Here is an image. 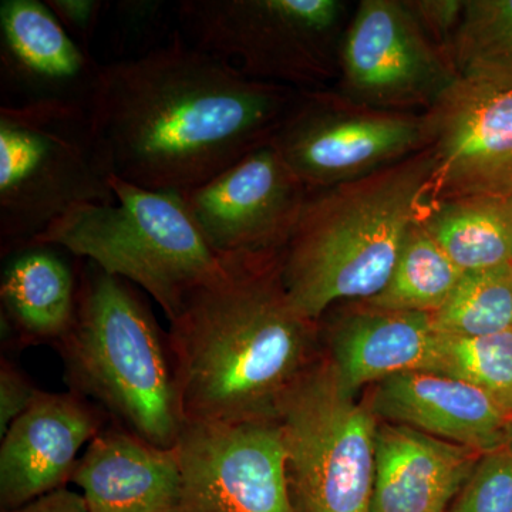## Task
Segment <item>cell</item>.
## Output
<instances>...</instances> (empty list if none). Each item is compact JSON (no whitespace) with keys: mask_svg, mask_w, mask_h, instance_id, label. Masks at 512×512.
I'll return each instance as SVG.
<instances>
[{"mask_svg":"<svg viewBox=\"0 0 512 512\" xmlns=\"http://www.w3.org/2000/svg\"><path fill=\"white\" fill-rule=\"evenodd\" d=\"M295 96L247 79L175 29L144 55L103 64L93 120L117 177L184 192L271 143Z\"/></svg>","mask_w":512,"mask_h":512,"instance_id":"obj_1","label":"cell"},{"mask_svg":"<svg viewBox=\"0 0 512 512\" xmlns=\"http://www.w3.org/2000/svg\"><path fill=\"white\" fill-rule=\"evenodd\" d=\"M282 255L224 259L225 274L171 320L184 423L276 419L281 397L318 359V322L289 299Z\"/></svg>","mask_w":512,"mask_h":512,"instance_id":"obj_2","label":"cell"},{"mask_svg":"<svg viewBox=\"0 0 512 512\" xmlns=\"http://www.w3.org/2000/svg\"><path fill=\"white\" fill-rule=\"evenodd\" d=\"M429 148L350 183L309 191L282 255L289 299L318 322L335 303L383 291L414 222L431 200Z\"/></svg>","mask_w":512,"mask_h":512,"instance_id":"obj_3","label":"cell"},{"mask_svg":"<svg viewBox=\"0 0 512 512\" xmlns=\"http://www.w3.org/2000/svg\"><path fill=\"white\" fill-rule=\"evenodd\" d=\"M136 285L80 258L73 325L56 348L73 393L161 448L184 426L168 333Z\"/></svg>","mask_w":512,"mask_h":512,"instance_id":"obj_4","label":"cell"},{"mask_svg":"<svg viewBox=\"0 0 512 512\" xmlns=\"http://www.w3.org/2000/svg\"><path fill=\"white\" fill-rule=\"evenodd\" d=\"M114 204H83L53 222L37 242L126 279L148 293L173 320L185 299L227 271L202 238L177 192L138 187L114 175Z\"/></svg>","mask_w":512,"mask_h":512,"instance_id":"obj_5","label":"cell"},{"mask_svg":"<svg viewBox=\"0 0 512 512\" xmlns=\"http://www.w3.org/2000/svg\"><path fill=\"white\" fill-rule=\"evenodd\" d=\"M114 165L93 114L0 106V248L30 244L83 204H114Z\"/></svg>","mask_w":512,"mask_h":512,"instance_id":"obj_6","label":"cell"},{"mask_svg":"<svg viewBox=\"0 0 512 512\" xmlns=\"http://www.w3.org/2000/svg\"><path fill=\"white\" fill-rule=\"evenodd\" d=\"M293 512H370L379 420L328 357L316 359L276 406Z\"/></svg>","mask_w":512,"mask_h":512,"instance_id":"obj_7","label":"cell"},{"mask_svg":"<svg viewBox=\"0 0 512 512\" xmlns=\"http://www.w3.org/2000/svg\"><path fill=\"white\" fill-rule=\"evenodd\" d=\"M345 15L339 0H181L188 43L255 82L313 84L335 66Z\"/></svg>","mask_w":512,"mask_h":512,"instance_id":"obj_8","label":"cell"},{"mask_svg":"<svg viewBox=\"0 0 512 512\" xmlns=\"http://www.w3.org/2000/svg\"><path fill=\"white\" fill-rule=\"evenodd\" d=\"M353 106L328 94H296L272 137L309 191L359 180L426 147L424 116Z\"/></svg>","mask_w":512,"mask_h":512,"instance_id":"obj_9","label":"cell"},{"mask_svg":"<svg viewBox=\"0 0 512 512\" xmlns=\"http://www.w3.org/2000/svg\"><path fill=\"white\" fill-rule=\"evenodd\" d=\"M178 512H293L276 419L185 421Z\"/></svg>","mask_w":512,"mask_h":512,"instance_id":"obj_10","label":"cell"},{"mask_svg":"<svg viewBox=\"0 0 512 512\" xmlns=\"http://www.w3.org/2000/svg\"><path fill=\"white\" fill-rule=\"evenodd\" d=\"M338 60L346 97L366 109L430 110L458 80L450 55L397 0L360 3Z\"/></svg>","mask_w":512,"mask_h":512,"instance_id":"obj_11","label":"cell"},{"mask_svg":"<svg viewBox=\"0 0 512 512\" xmlns=\"http://www.w3.org/2000/svg\"><path fill=\"white\" fill-rule=\"evenodd\" d=\"M221 259L284 254L309 190L266 143L192 190L177 192Z\"/></svg>","mask_w":512,"mask_h":512,"instance_id":"obj_12","label":"cell"},{"mask_svg":"<svg viewBox=\"0 0 512 512\" xmlns=\"http://www.w3.org/2000/svg\"><path fill=\"white\" fill-rule=\"evenodd\" d=\"M103 64L60 25L45 0L0 2L2 106H62L93 114Z\"/></svg>","mask_w":512,"mask_h":512,"instance_id":"obj_13","label":"cell"},{"mask_svg":"<svg viewBox=\"0 0 512 512\" xmlns=\"http://www.w3.org/2000/svg\"><path fill=\"white\" fill-rule=\"evenodd\" d=\"M431 200L512 197V93L460 82L424 116Z\"/></svg>","mask_w":512,"mask_h":512,"instance_id":"obj_14","label":"cell"},{"mask_svg":"<svg viewBox=\"0 0 512 512\" xmlns=\"http://www.w3.org/2000/svg\"><path fill=\"white\" fill-rule=\"evenodd\" d=\"M106 417L99 406L80 394H37L2 436V512L66 487L80 451L106 427Z\"/></svg>","mask_w":512,"mask_h":512,"instance_id":"obj_15","label":"cell"},{"mask_svg":"<svg viewBox=\"0 0 512 512\" xmlns=\"http://www.w3.org/2000/svg\"><path fill=\"white\" fill-rule=\"evenodd\" d=\"M365 402L379 421L476 450L503 448L510 417L483 390L439 373H399L372 384Z\"/></svg>","mask_w":512,"mask_h":512,"instance_id":"obj_16","label":"cell"},{"mask_svg":"<svg viewBox=\"0 0 512 512\" xmlns=\"http://www.w3.org/2000/svg\"><path fill=\"white\" fill-rule=\"evenodd\" d=\"M70 483L82 490L89 512H178L175 447L154 446L117 423L90 441Z\"/></svg>","mask_w":512,"mask_h":512,"instance_id":"obj_17","label":"cell"},{"mask_svg":"<svg viewBox=\"0 0 512 512\" xmlns=\"http://www.w3.org/2000/svg\"><path fill=\"white\" fill-rule=\"evenodd\" d=\"M481 454L412 427L379 421L370 512H446Z\"/></svg>","mask_w":512,"mask_h":512,"instance_id":"obj_18","label":"cell"},{"mask_svg":"<svg viewBox=\"0 0 512 512\" xmlns=\"http://www.w3.org/2000/svg\"><path fill=\"white\" fill-rule=\"evenodd\" d=\"M440 333L433 315L389 311L360 302L328 329V360L352 392L404 372L426 370Z\"/></svg>","mask_w":512,"mask_h":512,"instance_id":"obj_19","label":"cell"},{"mask_svg":"<svg viewBox=\"0 0 512 512\" xmlns=\"http://www.w3.org/2000/svg\"><path fill=\"white\" fill-rule=\"evenodd\" d=\"M3 258V325L23 342L56 346L76 315L80 258L59 245L37 241Z\"/></svg>","mask_w":512,"mask_h":512,"instance_id":"obj_20","label":"cell"},{"mask_svg":"<svg viewBox=\"0 0 512 512\" xmlns=\"http://www.w3.org/2000/svg\"><path fill=\"white\" fill-rule=\"evenodd\" d=\"M421 224L461 272L512 264V197L433 200Z\"/></svg>","mask_w":512,"mask_h":512,"instance_id":"obj_21","label":"cell"},{"mask_svg":"<svg viewBox=\"0 0 512 512\" xmlns=\"http://www.w3.org/2000/svg\"><path fill=\"white\" fill-rule=\"evenodd\" d=\"M450 56L460 82L512 93V0H466Z\"/></svg>","mask_w":512,"mask_h":512,"instance_id":"obj_22","label":"cell"},{"mask_svg":"<svg viewBox=\"0 0 512 512\" xmlns=\"http://www.w3.org/2000/svg\"><path fill=\"white\" fill-rule=\"evenodd\" d=\"M463 274L431 238L420 218L404 239L389 282L366 303L389 311L433 315L446 305Z\"/></svg>","mask_w":512,"mask_h":512,"instance_id":"obj_23","label":"cell"},{"mask_svg":"<svg viewBox=\"0 0 512 512\" xmlns=\"http://www.w3.org/2000/svg\"><path fill=\"white\" fill-rule=\"evenodd\" d=\"M443 335L480 338L512 330V264L464 272L446 305L433 313Z\"/></svg>","mask_w":512,"mask_h":512,"instance_id":"obj_24","label":"cell"},{"mask_svg":"<svg viewBox=\"0 0 512 512\" xmlns=\"http://www.w3.org/2000/svg\"><path fill=\"white\" fill-rule=\"evenodd\" d=\"M440 333V332H439ZM424 372L473 384L512 417V330L480 338L440 333Z\"/></svg>","mask_w":512,"mask_h":512,"instance_id":"obj_25","label":"cell"},{"mask_svg":"<svg viewBox=\"0 0 512 512\" xmlns=\"http://www.w3.org/2000/svg\"><path fill=\"white\" fill-rule=\"evenodd\" d=\"M446 512H512V454L505 448L481 454Z\"/></svg>","mask_w":512,"mask_h":512,"instance_id":"obj_26","label":"cell"},{"mask_svg":"<svg viewBox=\"0 0 512 512\" xmlns=\"http://www.w3.org/2000/svg\"><path fill=\"white\" fill-rule=\"evenodd\" d=\"M414 18L426 30L430 39L450 55L451 43L461 19L466 2L461 0H413L406 2ZM451 57V56H450Z\"/></svg>","mask_w":512,"mask_h":512,"instance_id":"obj_27","label":"cell"},{"mask_svg":"<svg viewBox=\"0 0 512 512\" xmlns=\"http://www.w3.org/2000/svg\"><path fill=\"white\" fill-rule=\"evenodd\" d=\"M174 8V6H173ZM161 0H121L114 6L116 10L117 40L119 45L136 42V37L154 35L167 28V10L173 9Z\"/></svg>","mask_w":512,"mask_h":512,"instance_id":"obj_28","label":"cell"},{"mask_svg":"<svg viewBox=\"0 0 512 512\" xmlns=\"http://www.w3.org/2000/svg\"><path fill=\"white\" fill-rule=\"evenodd\" d=\"M60 25L84 49L90 50L101 19L110 9V3L101 0H45Z\"/></svg>","mask_w":512,"mask_h":512,"instance_id":"obj_29","label":"cell"},{"mask_svg":"<svg viewBox=\"0 0 512 512\" xmlns=\"http://www.w3.org/2000/svg\"><path fill=\"white\" fill-rule=\"evenodd\" d=\"M39 393L18 367L3 360L0 369V436L29 409Z\"/></svg>","mask_w":512,"mask_h":512,"instance_id":"obj_30","label":"cell"},{"mask_svg":"<svg viewBox=\"0 0 512 512\" xmlns=\"http://www.w3.org/2000/svg\"><path fill=\"white\" fill-rule=\"evenodd\" d=\"M3 512H89V508H87L82 494L74 493L69 488L63 487L42 495L16 510Z\"/></svg>","mask_w":512,"mask_h":512,"instance_id":"obj_31","label":"cell"},{"mask_svg":"<svg viewBox=\"0 0 512 512\" xmlns=\"http://www.w3.org/2000/svg\"><path fill=\"white\" fill-rule=\"evenodd\" d=\"M505 450L508 451V453L512 454V417L510 421H508L507 430H505V439H504V446Z\"/></svg>","mask_w":512,"mask_h":512,"instance_id":"obj_32","label":"cell"}]
</instances>
